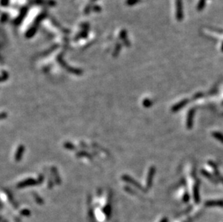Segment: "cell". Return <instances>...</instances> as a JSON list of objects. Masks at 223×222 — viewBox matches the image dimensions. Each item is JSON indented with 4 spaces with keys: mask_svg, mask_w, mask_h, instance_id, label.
Wrapping results in <instances>:
<instances>
[{
    "mask_svg": "<svg viewBox=\"0 0 223 222\" xmlns=\"http://www.w3.org/2000/svg\"><path fill=\"white\" fill-rule=\"evenodd\" d=\"M23 151H24V146H20V148L17 150V152L15 155V159L17 161L20 160L22 155L23 154Z\"/></svg>",
    "mask_w": 223,
    "mask_h": 222,
    "instance_id": "cell-1",
    "label": "cell"
},
{
    "mask_svg": "<svg viewBox=\"0 0 223 222\" xmlns=\"http://www.w3.org/2000/svg\"><path fill=\"white\" fill-rule=\"evenodd\" d=\"M37 182H35V180H26V181L23 182V183H20V184L18 185L19 187H25V186H27V185H35V184H37Z\"/></svg>",
    "mask_w": 223,
    "mask_h": 222,
    "instance_id": "cell-2",
    "label": "cell"
},
{
    "mask_svg": "<svg viewBox=\"0 0 223 222\" xmlns=\"http://www.w3.org/2000/svg\"><path fill=\"white\" fill-rule=\"evenodd\" d=\"M6 117H7V114H6V113H0V120H1V119L6 118Z\"/></svg>",
    "mask_w": 223,
    "mask_h": 222,
    "instance_id": "cell-3",
    "label": "cell"
}]
</instances>
